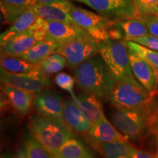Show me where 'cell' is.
<instances>
[{
    "label": "cell",
    "mask_w": 158,
    "mask_h": 158,
    "mask_svg": "<svg viewBox=\"0 0 158 158\" xmlns=\"http://www.w3.org/2000/svg\"><path fill=\"white\" fill-rule=\"evenodd\" d=\"M74 78L78 89L92 94L100 101L109 100L115 81L100 54L74 68Z\"/></svg>",
    "instance_id": "1"
},
{
    "label": "cell",
    "mask_w": 158,
    "mask_h": 158,
    "mask_svg": "<svg viewBox=\"0 0 158 158\" xmlns=\"http://www.w3.org/2000/svg\"><path fill=\"white\" fill-rule=\"evenodd\" d=\"M28 127L31 135L51 156L54 155L65 142L73 137L65 122L40 114L29 117Z\"/></svg>",
    "instance_id": "2"
},
{
    "label": "cell",
    "mask_w": 158,
    "mask_h": 158,
    "mask_svg": "<svg viewBox=\"0 0 158 158\" xmlns=\"http://www.w3.org/2000/svg\"><path fill=\"white\" fill-rule=\"evenodd\" d=\"M109 100L115 108L150 111L153 95L134 77L116 81Z\"/></svg>",
    "instance_id": "3"
},
{
    "label": "cell",
    "mask_w": 158,
    "mask_h": 158,
    "mask_svg": "<svg viewBox=\"0 0 158 158\" xmlns=\"http://www.w3.org/2000/svg\"><path fill=\"white\" fill-rule=\"evenodd\" d=\"M100 55L114 81L134 78L129 59L127 41L106 40L100 42Z\"/></svg>",
    "instance_id": "4"
},
{
    "label": "cell",
    "mask_w": 158,
    "mask_h": 158,
    "mask_svg": "<svg viewBox=\"0 0 158 158\" xmlns=\"http://www.w3.org/2000/svg\"><path fill=\"white\" fill-rule=\"evenodd\" d=\"M149 110L115 108L111 119L116 129L127 140L135 141L149 132Z\"/></svg>",
    "instance_id": "5"
},
{
    "label": "cell",
    "mask_w": 158,
    "mask_h": 158,
    "mask_svg": "<svg viewBox=\"0 0 158 158\" xmlns=\"http://www.w3.org/2000/svg\"><path fill=\"white\" fill-rule=\"evenodd\" d=\"M100 42L86 34L62 43L55 53L66 59L69 68H76L92 57L100 54Z\"/></svg>",
    "instance_id": "6"
},
{
    "label": "cell",
    "mask_w": 158,
    "mask_h": 158,
    "mask_svg": "<svg viewBox=\"0 0 158 158\" xmlns=\"http://www.w3.org/2000/svg\"><path fill=\"white\" fill-rule=\"evenodd\" d=\"M31 29L38 41L50 40L61 45L87 34L84 29L76 24L48 21L41 18H38Z\"/></svg>",
    "instance_id": "7"
},
{
    "label": "cell",
    "mask_w": 158,
    "mask_h": 158,
    "mask_svg": "<svg viewBox=\"0 0 158 158\" xmlns=\"http://www.w3.org/2000/svg\"><path fill=\"white\" fill-rule=\"evenodd\" d=\"M70 16L75 24L94 38L100 41L108 40V29L114 21L74 5L70 10Z\"/></svg>",
    "instance_id": "8"
},
{
    "label": "cell",
    "mask_w": 158,
    "mask_h": 158,
    "mask_svg": "<svg viewBox=\"0 0 158 158\" xmlns=\"http://www.w3.org/2000/svg\"><path fill=\"white\" fill-rule=\"evenodd\" d=\"M40 66V65H39ZM2 84L13 86L25 92L37 94L51 85V81L45 76L40 68L27 73H13L1 68Z\"/></svg>",
    "instance_id": "9"
},
{
    "label": "cell",
    "mask_w": 158,
    "mask_h": 158,
    "mask_svg": "<svg viewBox=\"0 0 158 158\" xmlns=\"http://www.w3.org/2000/svg\"><path fill=\"white\" fill-rule=\"evenodd\" d=\"M32 106L38 114L65 122L64 102L62 97L54 91L44 89L35 94Z\"/></svg>",
    "instance_id": "10"
},
{
    "label": "cell",
    "mask_w": 158,
    "mask_h": 158,
    "mask_svg": "<svg viewBox=\"0 0 158 158\" xmlns=\"http://www.w3.org/2000/svg\"><path fill=\"white\" fill-rule=\"evenodd\" d=\"M128 49L130 66L134 77L146 90L154 95L158 85V79L155 70L143 57L132 49Z\"/></svg>",
    "instance_id": "11"
},
{
    "label": "cell",
    "mask_w": 158,
    "mask_h": 158,
    "mask_svg": "<svg viewBox=\"0 0 158 158\" xmlns=\"http://www.w3.org/2000/svg\"><path fill=\"white\" fill-rule=\"evenodd\" d=\"M86 135L90 143L97 149L106 143L114 141L128 142L127 138L108 121L104 114L92 124Z\"/></svg>",
    "instance_id": "12"
},
{
    "label": "cell",
    "mask_w": 158,
    "mask_h": 158,
    "mask_svg": "<svg viewBox=\"0 0 158 158\" xmlns=\"http://www.w3.org/2000/svg\"><path fill=\"white\" fill-rule=\"evenodd\" d=\"M73 6V5L69 0H62L51 4L37 3L31 9L41 19L75 24L70 16Z\"/></svg>",
    "instance_id": "13"
},
{
    "label": "cell",
    "mask_w": 158,
    "mask_h": 158,
    "mask_svg": "<svg viewBox=\"0 0 158 158\" xmlns=\"http://www.w3.org/2000/svg\"><path fill=\"white\" fill-rule=\"evenodd\" d=\"M64 119L71 130L78 133H87L92 127V122L81 108L72 98L64 101Z\"/></svg>",
    "instance_id": "14"
},
{
    "label": "cell",
    "mask_w": 158,
    "mask_h": 158,
    "mask_svg": "<svg viewBox=\"0 0 158 158\" xmlns=\"http://www.w3.org/2000/svg\"><path fill=\"white\" fill-rule=\"evenodd\" d=\"M37 40L30 29L27 32L19 35L1 46V56L21 57L36 44Z\"/></svg>",
    "instance_id": "15"
},
{
    "label": "cell",
    "mask_w": 158,
    "mask_h": 158,
    "mask_svg": "<svg viewBox=\"0 0 158 158\" xmlns=\"http://www.w3.org/2000/svg\"><path fill=\"white\" fill-rule=\"evenodd\" d=\"M1 91L7 96L11 107L19 116L28 114L33 104L34 94L5 84L1 85Z\"/></svg>",
    "instance_id": "16"
},
{
    "label": "cell",
    "mask_w": 158,
    "mask_h": 158,
    "mask_svg": "<svg viewBox=\"0 0 158 158\" xmlns=\"http://www.w3.org/2000/svg\"><path fill=\"white\" fill-rule=\"evenodd\" d=\"M38 16L32 9L23 13L0 35V45L2 46L14 37L27 32L36 23Z\"/></svg>",
    "instance_id": "17"
},
{
    "label": "cell",
    "mask_w": 158,
    "mask_h": 158,
    "mask_svg": "<svg viewBox=\"0 0 158 158\" xmlns=\"http://www.w3.org/2000/svg\"><path fill=\"white\" fill-rule=\"evenodd\" d=\"M37 3V0H0V7L6 23L12 24Z\"/></svg>",
    "instance_id": "18"
},
{
    "label": "cell",
    "mask_w": 158,
    "mask_h": 158,
    "mask_svg": "<svg viewBox=\"0 0 158 158\" xmlns=\"http://www.w3.org/2000/svg\"><path fill=\"white\" fill-rule=\"evenodd\" d=\"M89 6L94 10L99 15L114 21L129 19L125 13L111 0H75Z\"/></svg>",
    "instance_id": "19"
},
{
    "label": "cell",
    "mask_w": 158,
    "mask_h": 158,
    "mask_svg": "<svg viewBox=\"0 0 158 158\" xmlns=\"http://www.w3.org/2000/svg\"><path fill=\"white\" fill-rule=\"evenodd\" d=\"M60 45L50 40H43L37 42L21 58L31 64H39L51 54H55Z\"/></svg>",
    "instance_id": "20"
},
{
    "label": "cell",
    "mask_w": 158,
    "mask_h": 158,
    "mask_svg": "<svg viewBox=\"0 0 158 158\" xmlns=\"http://www.w3.org/2000/svg\"><path fill=\"white\" fill-rule=\"evenodd\" d=\"M114 25L121 31L124 40H133L150 35L145 23L139 18L124 19L114 22Z\"/></svg>",
    "instance_id": "21"
},
{
    "label": "cell",
    "mask_w": 158,
    "mask_h": 158,
    "mask_svg": "<svg viewBox=\"0 0 158 158\" xmlns=\"http://www.w3.org/2000/svg\"><path fill=\"white\" fill-rule=\"evenodd\" d=\"M53 158H94L82 141L73 137L59 148Z\"/></svg>",
    "instance_id": "22"
},
{
    "label": "cell",
    "mask_w": 158,
    "mask_h": 158,
    "mask_svg": "<svg viewBox=\"0 0 158 158\" xmlns=\"http://www.w3.org/2000/svg\"><path fill=\"white\" fill-rule=\"evenodd\" d=\"M81 108L84 113L89 118L92 125L103 114L101 101L92 94L82 93L77 96L75 101Z\"/></svg>",
    "instance_id": "23"
},
{
    "label": "cell",
    "mask_w": 158,
    "mask_h": 158,
    "mask_svg": "<svg viewBox=\"0 0 158 158\" xmlns=\"http://www.w3.org/2000/svg\"><path fill=\"white\" fill-rule=\"evenodd\" d=\"M1 68L13 73H27L37 70L39 64H31L21 57L3 56L0 59Z\"/></svg>",
    "instance_id": "24"
},
{
    "label": "cell",
    "mask_w": 158,
    "mask_h": 158,
    "mask_svg": "<svg viewBox=\"0 0 158 158\" xmlns=\"http://www.w3.org/2000/svg\"><path fill=\"white\" fill-rule=\"evenodd\" d=\"M129 142L114 141L100 145L98 149L104 158H133Z\"/></svg>",
    "instance_id": "25"
},
{
    "label": "cell",
    "mask_w": 158,
    "mask_h": 158,
    "mask_svg": "<svg viewBox=\"0 0 158 158\" xmlns=\"http://www.w3.org/2000/svg\"><path fill=\"white\" fill-rule=\"evenodd\" d=\"M67 63L66 59L62 55L56 54H51L43 62L39 64L40 68L45 76H51V75L57 73L63 70Z\"/></svg>",
    "instance_id": "26"
},
{
    "label": "cell",
    "mask_w": 158,
    "mask_h": 158,
    "mask_svg": "<svg viewBox=\"0 0 158 158\" xmlns=\"http://www.w3.org/2000/svg\"><path fill=\"white\" fill-rule=\"evenodd\" d=\"M127 46L149 63V64L155 70L158 79V52L132 41H127Z\"/></svg>",
    "instance_id": "27"
},
{
    "label": "cell",
    "mask_w": 158,
    "mask_h": 158,
    "mask_svg": "<svg viewBox=\"0 0 158 158\" xmlns=\"http://www.w3.org/2000/svg\"><path fill=\"white\" fill-rule=\"evenodd\" d=\"M23 149L28 158H53L31 135L26 138Z\"/></svg>",
    "instance_id": "28"
},
{
    "label": "cell",
    "mask_w": 158,
    "mask_h": 158,
    "mask_svg": "<svg viewBox=\"0 0 158 158\" xmlns=\"http://www.w3.org/2000/svg\"><path fill=\"white\" fill-rule=\"evenodd\" d=\"M137 18L158 15V0H134Z\"/></svg>",
    "instance_id": "29"
},
{
    "label": "cell",
    "mask_w": 158,
    "mask_h": 158,
    "mask_svg": "<svg viewBox=\"0 0 158 158\" xmlns=\"http://www.w3.org/2000/svg\"><path fill=\"white\" fill-rule=\"evenodd\" d=\"M54 83L62 89L70 93L73 100L76 101L77 96L75 94L73 86L76 84V79L66 73H59L54 77Z\"/></svg>",
    "instance_id": "30"
},
{
    "label": "cell",
    "mask_w": 158,
    "mask_h": 158,
    "mask_svg": "<svg viewBox=\"0 0 158 158\" xmlns=\"http://www.w3.org/2000/svg\"><path fill=\"white\" fill-rule=\"evenodd\" d=\"M149 132L158 137V85L157 90L153 95L152 103L149 114Z\"/></svg>",
    "instance_id": "31"
},
{
    "label": "cell",
    "mask_w": 158,
    "mask_h": 158,
    "mask_svg": "<svg viewBox=\"0 0 158 158\" xmlns=\"http://www.w3.org/2000/svg\"><path fill=\"white\" fill-rule=\"evenodd\" d=\"M111 1L125 13L128 19L137 18L134 0H111Z\"/></svg>",
    "instance_id": "32"
},
{
    "label": "cell",
    "mask_w": 158,
    "mask_h": 158,
    "mask_svg": "<svg viewBox=\"0 0 158 158\" xmlns=\"http://www.w3.org/2000/svg\"><path fill=\"white\" fill-rule=\"evenodd\" d=\"M132 42L138 43V44L143 45V46L146 47V48L158 52V37H155L151 35H146V36L138 37V38L134 39L133 40Z\"/></svg>",
    "instance_id": "33"
},
{
    "label": "cell",
    "mask_w": 158,
    "mask_h": 158,
    "mask_svg": "<svg viewBox=\"0 0 158 158\" xmlns=\"http://www.w3.org/2000/svg\"><path fill=\"white\" fill-rule=\"evenodd\" d=\"M139 19L145 23L149 34L158 37V15H146Z\"/></svg>",
    "instance_id": "34"
},
{
    "label": "cell",
    "mask_w": 158,
    "mask_h": 158,
    "mask_svg": "<svg viewBox=\"0 0 158 158\" xmlns=\"http://www.w3.org/2000/svg\"><path fill=\"white\" fill-rule=\"evenodd\" d=\"M130 152H131L133 158H156V157H154L152 155L147 152L137 149L132 146L130 147Z\"/></svg>",
    "instance_id": "35"
},
{
    "label": "cell",
    "mask_w": 158,
    "mask_h": 158,
    "mask_svg": "<svg viewBox=\"0 0 158 158\" xmlns=\"http://www.w3.org/2000/svg\"><path fill=\"white\" fill-rule=\"evenodd\" d=\"M0 102H1V106H0L1 107V114L2 115L9 109L10 107H11L8 98L2 91H1V94H0Z\"/></svg>",
    "instance_id": "36"
},
{
    "label": "cell",
    "mask_w": 158,
    "mask_h": 158,
    "mask_svg": "<svg viewBox=\"0 0 158 158\" xmlns=\"http://www.w3.org/2000/svg\"><path fill=\"white\" fill-rule=\"evenodd\" d=\"M15 158H28L26 155L23 147H21L18 149L16 154H15Z\"/></svg>",
    "instance_id": "37"
},
{
    "label": "cell",
    "mask_w": 158,
    "mask_h": 158,
    "mask_svg": "<svg viewBox=\"0 0 158 158\" xmlns=\"http://www.w3.org/2000/svg\"><path fill=\"white\" fill-rule=\"evenodd\" d=\"M38 4H51L56 2L62 1V0H37Z\"/></svg>",
    "instance_id": "38"
},
{
    "label": "cell",
    "mask_w": 158,
    "mask_h": 158,
    "mask_svg": "<svg viewBox=\"0 0 158 158\" xmlns=\"http://www.w3.org/2000/svg\"><path fill=\"white\" fill-rule=\"evenodd\" d=\"M0 158H15V157L11 152H5L2 154Z\"/></svg>",
    "instance_id": "39"
},
{
    "label": "cell",
    "mask_w": 158,
    "mask_h": 158,
    "mask_svg": "<svg viewBox=\"0 0 158 158\" xmlns=\"http://www.w3.org/2000/svg\"><path fill=\"white\" fill-rule=\"evenodd\" d=\"M156 158H158V148H157V155H156Z\"/></svg>",
    "instance_id": "40"
}]
</instances>
